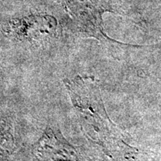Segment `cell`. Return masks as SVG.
Returning a JSON list of instances; mask_svg holds the SVG:
<instances>
[{"mask_svg":"<svg viewBox=\"0 0 161 161\" xmlns=\"http://www.w3.org/2000/svg\"><path fill=\"white\" fill-rule=\"evenodd\" d=\"M72 19L75 29L81 35L105 41L110 40L104 31L103 14L114 13L105 0H55Z\"/></svg>","mask_w":161,"mask_h":161,"instance_id":"obj_1","label":"cell"}]
</instances>
